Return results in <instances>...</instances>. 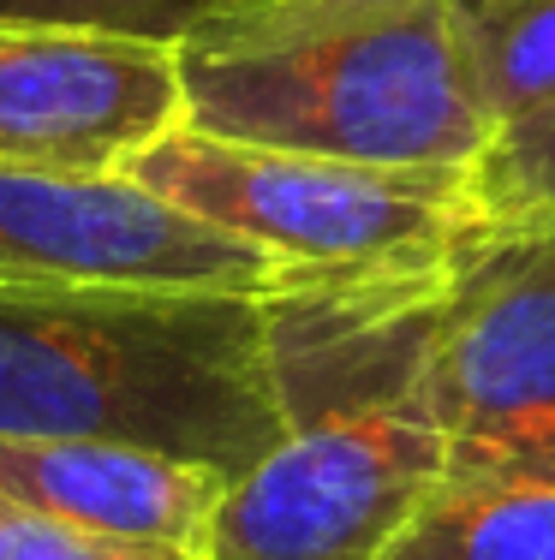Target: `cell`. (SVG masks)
<instances>
[{
  "label": "cell",
  "mask_w": 555,
  "mask_h": 560,
  "mask_svg": "<svg viewBox=\"0 0 555 560\" xmlns=\"http://www.w3.org/2000/svg\"><path fill=\"white\" fill-rule=\"evenodd\" d=\"M0 435L126 442L245 477L287 442L269 299L0 287Z\"/></svg>",
  "instance_id": "obj_1"
},
{
  "label": "cell",
  "mask_w": 555,
  "mask_h": 560,
  "mask_svg": "<svg viewBox=\"0 0 555 560\" xmlns=\"http://www.w3.org/2000/svg\"><path fill=\"white\" fill-rule=\"evenodd\" d=\"M185 126L370 167L472 173L496 126L448 0H197Z\"/></svg>",
  "instance_id": "obj_2"
},
{
  "label": "cell",
  "mask_w": 555,
  "mask_h": 560,
  "mask_svg": "<svg viewBox=\"0 0 555 560\" xmlns=\"http://www.w3.org/2000/svg\"><path fill=\"white\" fill-rule=\"evenodd\" d=\"M120 173L293 275L430 269L478 221L472 173L335 162L197 126H174Z\"/></svg>",
  "instance_id": "obj_3"
},
{
  "label": "cell",
  "mask_w": 555,
  "mask_h": 560,
  "mask_svg": "<svg viewBox=\"0 0 555 560\" xmlns=\"http://www.w3.org/2000/svg\"><path fill=\"white\" fill-rule=\"evenodd\" d=\"M425 394L448 471L555 477V215H478L436 292Z\"/></svg>",
  "instance_id": "obj_4"
},
{
  "label": "cell",
  "mask_w": 555,
  "mask_h": 560,
  "mask_svg": "<svg viewBox=\"0 0 555 560\" xmlns=\"http://www.w3.org/2000/svg\"><path fill=\"white\" fill-rule=\"evenodd\" d=\"M448 477L425 394L299 418L233 477L204 560H377Z\"/></svg>",
  "instance_id": "obj_5"
},
{
  "label": "cell",
  "mask_w": 555,
  "mask_h": 560,
  "mask_svg": "<svg viewBox=\"0 0 555 560\" xmlns=\"http://www.w3.org/2000/svg\"><path fill=\"white\" fill-rule=\"evenodd\" d=\"M293 269L185 215L126 173L0 162V287H204L281 292Z\"/></svg>",
  "instance_id": "obj_6"
},
{
  "label": "cell",
  "mask_w": 555,
  "mask_h": 560,
  "mask_svg": "<svg viewBox=\"0 0 555 560\" xmlns=\"http://www.w3.org/2000/svg\"><path fill=\"white\" fill-rule=\"evenodd\" d=\"M185 126L174 36L0 19V162L120 173Z\"/></svg>",
  "instance_id": "obj_7"
},
{
  "label": "cell",
  "mask_w": 555,
  "mask_h": 560,
  "mask_svg": "<svg viewBox=\"0 0 555 560\" xmlns=\"http://www.w3.org/2000/svg\"><path fill=\"white\" fill-rule=\"evenodd\" d=\"M233 477L216 465L126 442H24L0 435V506L66 530L204 560Z\"/></svg>",
  "instance_id": "obj_8"
},
{
  "label": "cell",
  "mask_w": 555,
  "mask_h": 560,
  "mask_svg": "<svg viewBox=\"0 0 555 560\" xmlns=\"http://www.w3.org/2000/svg\"><path fill=\"white\" fill-rule=\"evenodd\" d=\"M377 560H555V477L448 471Z\"/></svg>",
  "instance_id": "obj_9"
},
{
  "label": "cell",
  "mask_w": 555,
  "mask_h": 560,
  "mask_svg": "<svg viewBox=\"0 0 555 560\" xmlns=\"http://www.w3.org/2000/svg\"><path fill=\"white\" fill-rule=\"evenodd\" d=\"M490 126L555 102V0H448Z\"/></svg>",
  "instance_id": "obj_10"
},
{
  "label": "cell",
  "mask_w": 555,
  "mask_h": 560,
  "mask_svg": "<svg viewBox=\"0 0 555 560\" xmlns=\"http://www.w3.org/2000/svg\"><path fill=\"white\" fill-rule=\"evenodd\" d=\"M478 215H555V102L501 126L472 167Z\"/></svg>",
  "instance_id": "obj_11"
},
{
  "label": "cell",
  "mask_w": 555,
  "mask_h": 560,
  "mask_svg": "<svg viewBox=\"0 0 555 560\" xmlns=\"http://www.w3.org/2000/svg\"><path fill=\"white\" fill-rule=\"evenodd\" d=\"M0 560H192V555L84 537V530H66V525H55V518H36V513H19V506H0Z\"/></svg>",
  "instance_id": "obj_12"
},
{
  "label": "cell",
  "mask_w": 555,
  "mask_h": 560,
  "mask_svg": "<svg viewBox=\"0 0 555 560\" xmlns=\"http://www.w3.org/2000/svg\"><path fill=\"white\" fill-rule=\"evenodd\" d=\"M197 0H0V19H43V24H108V31L174 36Z\"/></svg>",
  "instance_id": "obj_13"
}]
</instances>
